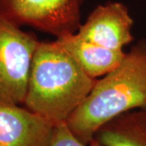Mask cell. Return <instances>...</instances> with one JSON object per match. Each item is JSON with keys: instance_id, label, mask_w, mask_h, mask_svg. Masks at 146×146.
Masks as SVG:
<instances>
[{"instance_id": "2", "label": "cell", "mask_w": 146, "mask_h": 146, "mask_svg": "<svg viewBox=\"0 0 146 146\" xmlns=\"http://www.w3.org/2000/svg\"><path fill=\"white\" fill-rule=\"evenodd\" d=\"M57 41L40 42L32 61L24 106L57 125L66 123L96 83Z\"/></svg>"}, {"instance_id": "9", "label": "cell", "mask_w": 146, "mask_h": 146, "mask_svg": "<svg viewBox=\"0 0 146 146\" xmlns=\"http://www.w3.org/2000/svg\"><path fill=\"white\" fill-rule=\"evenodd\" d=\"M47 146H101L96 141L85 143L80 141L69 129L66 123L54 126L52 136Z\"/></svg>"}, {"instance_id": "7", "label": "cell", "mask_w": 146, "mask_h": 146, "mask_svg": "<svg viewBox=\"0 0 146 146\" xmlns=\"http://www.w3.org/2000/svg\"><path fill=\"white\" fill-rule=\"evenodd\" d=\"M57 42L91 78L102 77L117 68L125 57L123 50H115L87 42L76 34L56 38Z\"/></svg>"}, {"instance_id": "4", "label": "cell", "mask_w": 146, "mask_h": 146, "mask_svg": "<svg viewBox=\"0 0 146 146\" xmlns=\"http://www.w3.org/2000/svg\"><path fill=\"white\" fill-rule=\"evenodd\" d=\"M83 0H0V14L19 26L59 36L80 26Z\"/></svg>"}, {"instance_id": "8", "label": "cell", "mask_w": 146, "mask_h": 146, "mask_svg": "<svg viewBox=\"0 0 146 146\" xmlns=\"http://www.w3.org/2000/svg\"><path fill=\"white\" fill-rule=\"evenodd\" d=\"M94 141L101 146H146V111L132 110L110 120Z\"/></svg>"}, {"instance_id": "3", "label": "cell", "mask_w": 146, "mask_h": 146, "mask_svg": "<svg viewBox=\"0 0 146 146\" xmlns=\"http://www.w3.org/2000/svg\"><path fill=\"white\" fill-rule=\"evenodd\" d=\"M36 36L0 14V105H24Z\"/></svg>"}, {"instance_id": "6", "label": "cell", "mask_w": 146, "mask_h": 146, "mask_svg": "<svg viewBox=\"0 0 146 146\" xmlns=\"http://www.w3.org/2000/svg\"><path fill=\"white\" fill-rule=\"evenodd\" d=\"M54 126L21 105H0V146H47Z\"/></svg>"}, {"instance_id": "1", "label": "cell", "mask_w": 146, "mask_h": 146, "mask_svg": "<svg viewBox=\"0 0 146 146\" xmlns=\"http://www.w3.org/2000/svg\"><path fill=\"white\" fill-rule=\"evenodd\" d=\"M132 110L146 111V38L133 44L117 68L96 80L66 123L75 136L89 144L102 126Z\"/></svg>"}, {"instance_id": "5", "label": "cell", "mask_w": 146, "mask_h": 146, "mask_svg": "<svg viewBox=\"0 0 146 146\" xmlns=\"http://www.w3.org/2000/svg\"><path fill=\"white\" fill-rule=\"evenodd\" d=\"M134 21L127 7L120 2L97 6L76 33L84 41L115 50L133 42Z\"/></svg>"}]
</instances>
